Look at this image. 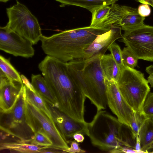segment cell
I'll return each mask as SVG.
<instances>
[{
	"label": "cell",
	"mask_w": 153,
	"mask_h": 153,
	"mask_svg": "<svg viewBox=\"0 0 153 153\" xmlns=\"http://www.w3.org/2000/svg\"><path fill=\"white\" fill-rule=\"evenodd\" d=\"M38 68L56 100L58 109L77 121L85 122L86 97L73 81L66 62L47 55L39 63Z\"/></svg>",
	"instance_id": "1"
},
{
	"label": "cell",
	"mask_w": 153,
	"mask_h": 153,
	"mask_svg": "<svg viewBox=\"0 0 153 153\" xmlns=\"http://www.w3.org/2000/svg\"><path fill=\"white\" fill-rule=\"evenodd\" d=\"M110 29L89 26L65 30L50 36L42 35L41 47L47 55L64 62L83 59L85 51L97 36Z\"/></svg>",
	"instance_id": "2"
},
{
	"label": "cell",
	"mask_w": 153,
	"mask_h": 153,
	"mask_svg": "<svg viewBox=\"0 0 153 153\" xmlns=\"http://www.w3.org/2000/svg\"><path fill=\"white\" fill-rule=\"evenodd\" d=\"M102 56L98 55L66 62L73 81L97 111L105 109L108 105L105 77L101 65Z\"/></svg>",
	"instance_id": "3"
},
{
	"label": "cell",
	"mask_w": 153,
	"mask_h": 153,
	"mask_svg": "<svg viewBox=\"0 0 153 153\" xmlns=\"http://www.w3.org/2000/svg\"><path fill=\"white\" fill-rule=\"evenodd\" d=\"M130 128L104 110L97 111L92 120L88 123L86 135L91 143L104 151L110 152L122 146L134 149L135 139Z\"/></svg>",
	"instance_id": "4"
},
{
	"label": "cell",
	"mask_w": 153,
	"mask_h": 153,
	"mask_svg": "<svg viewBox=\"0 0 153 153\" xmlns=\"http://www.w3.org/2000/svg\"><path fill=\"white\" fill-rule=\"evenodd\" d=\"M8 22L3 27L36 44L42 35L38 20L25 5L17 1L16 4L6 9Z\"/></svg>",
	"instance_id": "5"
},
{
	"label": "cell",
	"mask_w": 153,
	"mask_h": 153,
	"mask_svg": "<svg viewBox=\"0 0 153 153\" xmlns=\"http://www.w3.org/2000/svg\"><path fill=\"white\" fill-rule=\"evenodd\" d=\"M117 83L121 94L128 104L134 111L141 112L150 91L149 82L144 74L134 68L124 66Z\"/></svg>",
	"instance_id": "6"
},
{
	"label": "cell",
	"mask_w": 153,
	"mask_h": 153,
	"mask_svg": "<svg viewBox=\"0 0 153 153\" xmlns=\"http://www.w3.org/2000/svg\"><path fill=\"white\" fill-rule=\"evenodd\" d=\"M24 85L12 108L8 111L0 112V127L1 130L6 134L26 141L30 139L34 133L26 122L25 113L26 98Z\"/></svg>",
	"instance_id": "7"
},
{
	"label": "cell",
	"mask_w": 153,
	"mask_h": 153,
	"mask_svg": "<svg viewBox=\"0 0 153 153\" xmlns=\"http://www.w3.org/2000/svg\"><path fill=\"white\" fill-rule=\"evenodd\" d=\"M25 113L26 122L33 133L40 131L46 134L53 143L51 147L62 151L69 148L53 120L42 111L26 101Z\"/></svg>",
	"instance_id": "8"
},
{
	"label": "cell",
	"mask_w": 153,
	"mask_h": 153,
	"mask_svg": "<svg viewBox=\"0 0 153 153\" xmlns=\"http://www.w3.org/2000/svg\"><path fill=\"white\" fill-rule=\"evenodd\" d=\"M137 58L153 62V26L144 25L124 31L120 41Z\"/></svg>",
	"instance_id": "9"
},
{
	"label": "cell",
	"mask_w": 153,
	"mask_h": 153,
	"mask_svg": "<svg viewBox=\"0 0 153 153\" xmlns=\"http://www.w3.org/2000/svg\"><path fill=\"white\" fill-rule=\"evenodd\" d=\"M107 88V105L119 120L130 128L134 110L124 99L119 90L117 83L105 78Z\"/></svg>",
	"instance_id": "10"
},
{
	"label": "cell",
	"mask_w": 153,
	"mask_h": 153,
	"mask_svg": "<svg viewBox=\"0 0 153 153\" xmlns=\"http://www.w3.org/2000/svg\"><path fill=\"white\" fill-rule=\"evenodd\" d=\"M29 40L12 31L0 27V49L15 56L32 57L35 51Z\"/></svg>",
	"instance_id": "11"
},
{
	"label": "cell",
	"mask_w": 153,
	"mask_h": 153,
	"mask_svg": "<svg viewBox=\"0 0 153 153\" xmlns=\"http://www.w3.org/2000/svg\"><path fill=\"white\" fill-rule=\"evenodd\" d=\"M47 103L56 126L68 143L76 133L86 134L88 123L77 121Z\"/></svg>",
	"instance_id": "12"
},
{
	"label": "cell",
	"mask_w": 153,
	"mask_h": 153,
	"mask_svg": "<svg viewBox=\"0 0 153 153\" xmlns=\"http://www.w3.org/2000/svg\"><path fill=\"white\" fill-rule=\"evenodd\" d=\"M23 82L12 80L0 71V112L11 110L18 98L24 85Z\"/></svg>",
	"instance_id": "13"
},
{
	"label": "cell",
	"mask_w": 153,
	"mask_h": 153,
	"mask_svg": "<svg viewBox=\"0 0 153 153\" xmlns=\"http://www.w3.org/2000/svg\"><path fill=\"white\" fill-rule=\"evenodd\" d=\"M121 30L119 25H114L108 31L98 35L85 51L83 59H88L95 56L105 54L112 43L122 38Z\"/></svg>",
	"instance_id": "14"
},
{
	"label": "cell",
	"mask_w": 153,
	"mask_h": 153,
	"mask_svg": "<svg viewBox=\"0 0 153 153\" xmlns=\"http://www.w3.org/2000/svg\"><path fill=\"white\" fill-rule=\"evenodd\" d=\"M31 79V83L36 92L46 102L58 109L56 100L44 77L39 74H32Z\"/></svg>",
	"instance_id": "15"
},
{
	"label": "cell",
	"mask_w": 153,
	"mask_h": 153,
	"mask_svg": "<svg viewBox=\"0 0 153 153\" xmlns=\"http://www.w3.org/2000/svg\"><path fill=\"white\" fill-rule=\"evenodd\" d=\"M145 17L138 13L137 9L125 5V11L119 23L122 30L129 31L144 25Z\"/></svg>",
	"instance_id": "16"
},
{
	"label": "cell",
	"mask_w": 153,
	"mask_h": 153,
	"mask_svg": "<svg viewBox=\"0 0 153 153\" xmlns=\"http://www.w3.org/2000/svg\"><path fill=\"white\" fill-rule=\"evenodd\" d=\"M45 147L18 140L16 141H1L0 150H8L11 152L41 153Z\"/></svg>",
	"instance_id": "17"
},
{
	"label": "cell",
	"mask_w": 153,
	"mask_h": 153,
	"mask_svg": "<svg viewBox=\"0 0 153 153\" xmlns=\"http://www.w3.org/2000/svg\"><path fill=\"white\" fill-rule=\"evenodd\" d=\"M102 68L105 78L117 82L119 79L121 69L111 55L104 54L101 58Z\"/></svg>",
	"instance_id": "18"
},
{
	"label": "cell",
	"mask_w": 153,
	"mask_h": 153,
	"mask_svg": "<svg viewBox=\"0 0 153 153\" xmlns=\"http://www.w3.org/2000/svg\"><path fill=\"white\" fill-rule=\"evenodd\" d=\"M141 150L148 153L153 143V116L147 118L140 128L139 135Z\"/></svg>",
	"instance_id": "19"
},
{
	"label": "cell",
	"mask_w": 153,
	"mask_h": 153,
	"mask_svg": "<svg viewBox=\"0 0 153 153\" xmlns=\"http://www.w3.org/2000/svg\"><path fill=\"white\" fill-rule=\"evenodd\" d=\"M61 4L60 7L75 6L85 8L90 12L94 9L115 3L118 0H55Z\"/></svg>",
	"instance_id": "20"
},
{
	"label": "cell",
	"mask_w": 153,
	"mask_h": 153,
	"mask_svg": "<svg viewBox=\"0 0 153 153\" xmlns=\"http://www.w3.org/2000/svg\"><path fill=\"white\" fill-rule=\"evenodd\" d=\"M25 88L26 101L53 120L47 102L36 92L35 90H31L25 86Z\"/></svg>",
	"instance_id": "21"
},
{
	"label": "cell",
	"mask_w": 153,
	"mask_h": 153,
	"mask_svg": "<svg viewBox=\"0 0 153 153\" xmlns=\"http://www.w3.org/2000/svg\"><path fill=\"white\" fill-rule=\"evenodd\" d=\"M109 13L100 28L110 29L114 25H119L120 21L125 11V5L114 3L111 6Z\"/></svg>",
	"instance_id": "22"
},
{
	"label": "cell",
	"mask_w": 153,
	"mask_h": 153,
	"mask_svg": "<svg viewBox=\"0 0 153 153\" xmlns=\"http://www.w3.org/2000/svg\"><path fill=\"white\" fill-rule=\"evenodd\" d=\"M111 9L109 5L102 6L93 9L91 12L92 17L91 27L100 28L101 24L108 16Z\"/></svg>",
	"instance_id": "23"
},
{
	"label": "cell",
	"mask_w": 153,
	"mask_h": 153,
	"mask_svg": "<svg viewBox=\"0 0 153 153\" xmlns=\"http://www.w3.org/2000/svg\"><path fill=\"white\" fill-rule=\"evenodd\" d=\"M0 68L1 70L10 79L22 82L21 75L11 64L9 59L0 56Z\"/></svg>",
	"instance_id": "24"
},
{
	"label": "cell",
	"mask_w": 153,
	"mask_h": 153,
	"mask_svg": "<svg viewBox=\"0 0 153 153\" xmlns=\"http://www.w3.org/2000/svg\"><path fill=\"white\" fill-rule=\"evenodd\" d=\"M147 117L141 112L134 111L131 119L130 128L134 138L139 135L141 127L145 119Z\"/></svg>",
	"instance_id": "25"
},
{
	"label": "cell",
	"mask_w": 153,
	"mask_h": 153,
	"mask_svg": "<svg viewBox=\"0 0 153 153\" xmlns=\"http://www.w3.org/2000/svg\"><path fill=\"white\" fill-rule=\"evenodd\" d=\"M45 147H52L53 143L50 138L45 134L37 131L34 133L31 139L25 141Z\"/></svg>",
	"instance_id": "26"
},
{
	"label": "cell",
	"mask_w": 153,
	"mask_h": 153,
	"mask_svg": "<svg viewBox=\"0 0 153 153\" xmlns=\"http://www.w3.org/2000/svg\"><path fill=\"white\" fill-rule=\"evenodd\" d=\"M122 61L125 66L134 68L137 65L138 59L127 47L122 50Z\"/></svg>",
	"instance_id": "27"
},
{
	"label": "cell",
	"mask_w": 153,
	"mask_h": 153,
	"mask_svg": "<svg viewBox=\"0 0 153 153\" xmlns=\"http://www.w3.org/2000/svg\"><path fill=\"white\" fill-rule=\"evenodd\" d=\"M108 50L122 70L125 66L123 62L122 50L120 46L114 42L110 46Z\"/></svg>",
	"instance_id": "28"
},
{
	"label": "cell",
	"mask_w": 153,
	"mask_h": 153,
	"mask_svg": "<svg viewBox=\"0 0 153 153\" xmlns=\"http://www.w3.org/2000/svg\"><path fill=\"white\" fill-rule=\"evenodd\" d=\"M141 112L147 117L153 116V92L147 95Z\"/></svg>",
	"instance_id": "29"
},
{
	"label": "cell",
	"mask_w": 153,
	"mask_h": 153,
	"mask_svg": "<svg viewBox=\"0 0 153 153\" xmlns=\"http://www.w3.org/2000/svg\"><path fill=\"white\" fill-rule=\"evenodd\" d=\"M75 140L71 142L70 146L63 151L64 152L71 153H84L85 152V150L80 148L79 144Z\"/></svg>",
	"instance_id": "30"
},
{
	"label": "cell",
	"mask_w": 153,
	"mask_h": 153,
	"mask_svg": "<svg viewBox=\"0 0 153 153\" xmlns=\"http://www.w3.org/2000/svg\"><path fill=\"white\" fill-rule=\"evenodd\" d=\"M137 11L141 16L144 17L149 16L151 13V10L149 5L143 4L139 6Z\"/></svg>",
	"instance_id": "31"
},
{
	"label": "cell",
	"mask_w": 153,
	"mask_h": 153,
	"mask_svg": "<svg viewBox=\"0 0 153 153\" xmlns=\"http://www.w3.org/2000/svg\"><path fill=\"white\" fill-rule=\"evenodd\" d=\"M146 71L149 74L148 80L151 87L153 88V65H150L146 68Z\"/></svg>",
	"instance_id": "32"
},
{
	"label": "cell",
	"mask_w": 153,
	"mask_h": 153,
	"mask_svg": "<svg viewBox=\"0 0 153 153\" xmlns=\"http://www.w3.org/2000/svg\"><path fill=\"white\" fill-rule=\"evenodd\" d=\"M21 76L23 83L26 86L31 90H35L31 83H30L28 80L24 75L22 74L21 75Z\"/></svg>",
	"instance_id": "33"
},
{
	"label": "cell",
	"mask_w": 153,
	"mask_h": 153,
	"mask_svg": "<svg viewBox=\"0 0 153 153\" xmlns=\"http://www.w3.org/2000/svg\"><path fill=\"white\" fill-rule=\"evenodd\" d=\"M73 138L78 143H82L84 140L83 134L79 133L74 134L73 136Z\"/></svg>",
	"instance_id": "34"
},
{
	"label": "cell",
	"mask_w": 153,
	"mask_h": 153,
	"mask_svg": "<svg viewBox=\"0 0 153 153\" xmlns=\"http://www.w3.org/2000/svg\"><path fill=\"white\" fill-rule=\"evenodd\" d=\"M142 4L151 6L153 7V0H136Z\"/></svg>",
	"instance_id": "35"
},
{
	"label": "cell",
	"mask_w": 153,
	"mask_h": 153,
	"mask_svg": "<svg viewBox=\"0 0 153 153\" xmlns=\"http://www.w3.org/2000/svg\"><path fill=\"white\" fill-rule=\"evenodd\" d=\"M135 143L134 149L137 150H141L140 141L138 136L135 138Z\"/></svg>",
	"instance_id": "36"
},
{
	"label": "cell",
	"mask_w": 153,
	"mask_h": 153,
	"mask_svg": "<svg viewBox=\"0 0 153 153\" xmlns=\"http://www.w3.org/2000/svg\"><path fill=\"white\" fill-rule=\"evenodd\" d=\"M10 0H0L1 2H6Z\"/></svg>",
	"instance_id": "37"
},
{
	"label": "cell",
	"mask_w": 153,
	"mask_h": 153,
	"mask_svg": "<svg viewBox=\"0 0 153 153\" xmlns=\"http://www.w3.org/2000/svg\"><path fill=\"white\" fill-rule=\"evenodd\" d=\"M152 149H153V143L150 146L149 148V150Z\"/></svg>",
	"instance_id": "38"
},
{
	"label": "cell",
	"mask_w": 153,
	"mask_h": 153,
	"mask_svg": "<svg viewBox=\"0 0 153 153\" xmlns=\"http://www.w3.org/2000/svg\"><path fill=\"white\" fill-rule=\"evenodd\" d=\"M151 152V153H153V151L152 152Z\"/></svg>",
	"instance_id": "39"
}]
</instances>
